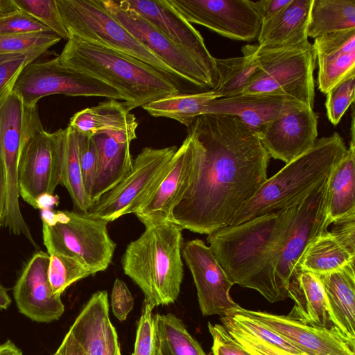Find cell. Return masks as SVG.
Wrapping results in <instances>:
<instances>
[{
    "mask_svg": "<svg viewBox=\"0 0 355 355\" xmlns=\"http://www.w3.org/2000/svg\"><path fill=\"white\" fill-rule=\"evenodd\" d=\"M187 128L202 146L195 178L170 222L209 234L230 225L268 179L270 156L259 137L238 117L202 114Z\"/></svg>",
    "mask_w": 355,
    "mask_h": 355,
    "instance_id": "obj_1",
    "label": "cell"
},
{
    "mask_svg": "<svg viewBox=\"0 0 355 355\" xmlns=\"http://www.w3.org/2000/svg\"><path fill=\"white\" fill-rule=\"evenodd\" d=\"M296 205L207 234L209 248L232 284L258 291L270 303L284 300L276 269Z\"/></svg>",
    "mask_w": 355,
    "mask_h": 355,
    "instance_id": "obj_2",
    "label": "cell"
},
{
    "mask_svg": "<svg viewBox=\"0 0 355 355\" xmlns=\"http://www.w3.org/2000/svg\"><path fill=\"white\" fill-rule=\"evenodd\" d=\"M58 58L114 88L131 111L166 96L184 92L166 74L132 56L70 36Z\"/></svg>",
    "mask_w": 355,
    "mask_h": 355,
    "instance_id": "obj_3",
    "label": "cell"
},
{
    "mask_svg": "<svg viewBox=\"0 0 355 355\" xmlns=\"http://www.w3.org/2000/svg\"><path fill=\"white\" fill-rule=\"evenodd\" d=\"M346 151L337 132L317 139L308 151L268 178L230 225L294 206L327 181Z\"/></svg>",
    "mask_w": 355,
    "mask_h": 355,
    "instance_id": "obj_4",
    "label": "cell"
},
{
    "mask_svg": "<svg viewBox=\"0 0 355 355\" xmlns=\"http://www.w3.org/2000/svg\"><path fill=\"white\" fill-rule=\"evenodd\" d=\"M182 231L171 222L146 226L122 257L124 273L155 307L173 304L179 296L184 275Z\"/></svg>",
    "mask_w": 355,
    "mask_h": 355,
    "instance_id": "obj_5",
    "label": "cell"
},
{
    "mask_svg": "<svg viewBox=\"0 0 355 355\" xmlns=\"http://www.w3.org/2000/svg\"><path fill=\"white\" fill-rule=\"evenodd\" d=\"M43 241L47 252L60 253L83 263L91 275L105 270L116 248L108 222L78 210H42Z\"/></svg>",
    "mask_w": 355,
    "mask_h": 355,
    "instance_id": "obj_6",
    "label": "cell"
},
{
    "mask_svg": "<svg viewBox=\"0 0 355 355\" xmlns=\"http://www.w3.org/2000/svg\"><path fill=\"white\" fill-rule=\"evenodd\" d=\"M70 36L132 56L168 76L184 92L193 87L140 43L107 10L102 0H55Z\"/></svg>",
    "mask_w": 355,
    "mask_h": 355,
    "instance_id": "obj_7",
    "label": "cell"
},
{
    "mask_svg": "<svg viewBox=\"0 0 355 355\" xmlns=\"http://www.w3.org/2000/svg\"><path fill=\"white\" fill-rule=\"evenodd\" d=\"M25 106L18 163L19 196L38 209V200L53 195L62 183V129L49 133L41 123L37 105Z\"/></svg>",
    "mask_w": 355,
    "mask_h": 355,
    "instance_id": "obj_8",
    "label": "cell"
},
{
    "mask_svg": "<svg viewBox=\"0 0 355 355\" xmlns=\"http://www.w3.org/2000/svg\"><path fill=\"white\" fill-rule=\"evenodd\" d=\"M254 47L259 70L243 94L282 96L313 108L316 58L313 45L307 41L285 48Z\"/></svg>",
    "mask_w": 355,
    "mask_h": 355,
    "instance_id": "obj_9",
    "label": "cell"
},
{
    "mask_svg": "<svg viewBox=\"0 0 355 355\" xmlns=\"http://www.w3.org/2000/svg\"><path fill=\"white\" fill-rule=\"evenodd\" d=\"M177 149L176 146L144 148L133 159L129 173L94 203L88 213L108 223L135 214L168 174Z\"/></svg>",
    "mask_w": 355,
    "mask_h": 355,
    "instance_id": "obj_10",
    "label": "cell"
},
{
    "mask_svg": "<svg viewBox=\"0 0 355 355\" xmlns=\"http://www.w3.org/2000/svg\"><path fill=\"white\" fill-rule=\"evenodd\" d=\"M12 92L17 94L26 106L37 105L42 98L53 94L123 100L114 88L86 73L64 66L58 56L27 64Z\"/></svg>",
    "mask_w": 355,
    "mask_h": 355,
    "instance_id": "obj_11",
    "label": "cell"
},
{
    "mask_svg": "<svg viewBox=\"0 0 355 355\" xmlns=\"http://www.w3.org/2000/svg\"><path fill=\"white\" fill-rule=\"evenodd\" d=\"M102 2L120 24L189 85L202 91L211 90L216 87L218 80L191 55L172 42L135 10L119 0H102Z\"/></svg>",
    "mask_w": 355,
    "mask_h": 355,
    "instance_id": "obj_12",
    "label": "cell"
},
{
    "mask_svg": "<svg viewBox=\"0 0 355 355\" xmlns=\"http://www.w3.org/2000/svg\"><path fill=\"white\" fill-rule=\"evenodd\" d=\"M327 189V181L296 205L285 231L276 269L278 288L284 300L306 248L329 225Z\"/></svg>",
    "mask_w": 355,
    "mask_h": 355,
    "instance_id": "obj_13",
    "label": "cell"
},
{
    "mask_svg": "<svg viewBox=\"0 0 355 355\" xmlns=\"http://www.w3.org/2000/svg\"><path fill=\"white\" fill-rule=\"evenodd\" d=\"M189 23L203 26L225 37L257 39L261 20L250 0H167Z\"/></svg>",
    "mask_w": 355,
    "mask_h": 355,
    "instance_id": "obj_14",
    "label": "cell"
},
{
    "mask_svg": "<svg viewBox=\"0 0 355 355\" xmlns=\"http://www.w3.org/2000/svg\"><path fill=\"white\" fill-rule=\"evenodd\" d=\"M25 121V106L15 92L0 102V160L6 181V203L2 225L10 233H26L28 225L20 209L18 163Z\"/></svg>",
    "mask_w": 355,
    "mask_h": 355,
    "instance_id": "obj_15",
    "label": "cell"
},
{
    "mask_svg": "<svg viewBox=\"0 0 355 355\" xmlns=\"http://www.w3.org/2000/svg\"><path fill=\"white\" fill-rule=\"evenodd\" d=\"M187 130L188 135L174 154L168 174L135 214L145 227L170 222L173 209L183 199L195 178L202 146L197 135Z\"/></svg>",
    "mask_w": 355,
    "mask_h": 355,
    "instance_id": "obj_16",
    "label": "cell"
},
{
    "mask_svg": "<svg viewBox=\"0 0 355 355\" xmlns=\"http://www.w3.org/2000/svg\"><path fill=\"white\" fill-rule=\"evenodd\" d=\"M181 253L192 275L203 315L225 316L239 306L230 295L234 284L203 241L183 242Z\"/></svg>",
    "mask_w": 355,
    "mask_h": 355,
    "instance_id": "obj_17",
    "label": "cell"
},
{
    "mask_svg": "<svg viewBox=\"0 0 355 355\" xmlns=\"http://www.w3.org/2000/svg\"><path fill=\"white\" fill-rule=\"evenodd\" d=\"M258 135L270 157L287 164L314 145L318 116L313 108L297 103L267 123Z\"/></svg>",
    "mask_w": 355,
    "mask_h": 355,
    "instance_id": "obj_18",
    "label": "cell"
},
{
    "mask_svg": "<svg viewBox=\"0 0 355 355\" xmlns=\"http://www.w3.org/2000/svg\"><path fill=\"white\" fill-rule=\"evenodd\" d=\"M121 2L186 51L214 78L218 80L215 58L207 49L202 36L167 0H121Z\"/></svg>",
    "mask_w": 355,
    "mask_h": 355,
    "instance_id": "obj_19",
    "label": "cell"
},
{
    "mask_svg": "<svg viewBox=\"0 0 355 355\" xmlns=\"http://www.w3.org/2000/svg\"><path fill=\"white\" fill-rule=\"evenodd\" d=\"M49 263L48 253L40 250L34 254L13 288L19 311L37 322L57 320L64 311L60 296L53 293L49 281Z\"/></svg>",
    "mask_w": 355,
    "mask_h": 355,
    "instance_id": "obj_20",
    "label": "cell"
},
{
    "mask_svg": "<svg viewBox=\"0 0 355 355\" xmlns=\"http://www.w3.org/2000/svg\"><path fill=\"white\" fill-rule=\"evenodd\" d=\"M249 315L285 338L306 355H355V344L329 330L311 327L284 315L244 309Z\"/></svg>",
    "mask_w": 355,
    "mask_h": 355,
    "instance_id": "obj_21",
    "label": "cell"
},
{
    "mask_svg": "<svg viewBox=\"0 0 355 355\" xmlns=\"http://www.w3.org/2000/svg\"><path fill=\"white\" fill-rule=\"evenodd\" d=\"M312 45L321 92L326 94L343 80L355 76V29L320 36Z\"/></svg>",
    "mask_w": 355,
    "mask_h": 355,
    "instance_id": "obj_22",
    "label": "cell"
},
{
    "mask_svg": "<svg viewBox=\"0 0 355 355\" xmlns=\"http://www.w3.org/2000/svg\"><path fill=\"white\" fill-rule=\"evenodd\" d=\"M297 103L282 96L241 94L211 101L206 114L235 116L259 134L267 123Z\"/></svg>",
    "mask_w": 355,
    "mask_h": 355,
    "instance_id": "obj_23",
    "label": "cell"
},
{
    "mask_svg": "<svg viewBox=\"0 0 355 355\" xmlns=\"http://www.w3.org/2000/svg\"><path fill=\"white\" fill-rule=\"evenodd\" d=\"M98 150V168L91 200L96 203L131 171L130 144L135 139L122 132H105L92 137Z\"/></svg>",
    "mask_w": 355,
    "mask_h": 355,
    "instance_id": "obj_24",
    "label": "cell"
},
{
    "mask_svg": "<svg viewBox=\"0 0 355 355\" xmlns=\"http://www.w3.org/2000/svg\"><path fill=\"white\" fill-rule=\"evenodd\" d=\"M287 297L294 301V306L288 316L305 324L325 329L345 337L330 315L324 288L318 275L309 271L298 270L289 282Z\"/></svg>",
    "mask_w": 355,
    "mask_h": 355,
    "instance_id": "obj_25",
    "label": "cell"
},
{
    "mask_svg": "<svg viewBox=\"0 0 355 355\" xmlns=\"http://www.w3.org/2000/svg\"><path fill=\"white\" fill-rule=\"evenodd\" d=\"M69 331L87 355H106L116 329L109 316L107 293H94L76 318Z\"/></svg>",
    "mask_w": 355,
    "mask_h": 355,
    "instance_id": "obj_26",
    "label": "cell"
},
{
    "mask_svg": "<svg viewBox=\"0 0 355 355\" xmlns=\"http://www.w3.org/2000/svg\"><path fill=\"white\" fill-rule=\"evenodd\" d=\"M313 0H291L275 15L261 23L257 37L261 48L278 49L308 41L307 28Z\"/></svg>",
    "mask_w": 355,
    "mask_h": 355,
    "instance_id": "obj_27",
    "label": "cell"
},
{
    "mask_svg": "<svg viewBox=\"0 0 355 355\" xmlns=\"http://www.w3.org/2000/svg\"><path fill=\"white\" fill-rule=\"evenodd\" d=\"M318 276L323 286L334 324L347 340L355 344L354 262Z\"/></svg>",
    "mask_w": 355,
    "mask_h": 355,
    "instance_id": "obj_28",
    "label": "cell"
},
{
    "mask_svg": "<svg viewBox=\"0 0 355 355\" xmlns=\"http://www.w3.org/2000/svg\"><path fill=\"white\" fill-rule=\"evenodd\" d=\"M68 125L89 137L105 132H122L135 139L138 122L125 101L108 98L75 113Z\"/></svg>",
    "mask_w": 355,
    "mask_h": 355,
    "instance_id": "obj_29",
    "label": "cell"
},
{
    "mask_svg": "<svg viewBox=\"0 0 355 355\" xmlns=\"http://www.w3.org/2000/svg\"><path fill=\"white\" fill-rule=\"evenodd\" d=\"M354 175V116L352 114L349 147L327 180V208L329 225L355 218Z\"/></svg>",
    "mask_w": 355,
    "mask_h": 355,
    "instance_id": "obj_30",
    "label": "cell"
},
{
    "mask_svg": "<svg viewBox=\"0 0 355 355\" xmlns=\"http://www.w3.org/2000/svg\"><path fill=\"white\" fill-rule=\"evenodd\" d=\"M243 56L216 58L218 80L211 89L220 98L241 94L257 77L259 67L254 45L242 48Z\"/></svg>",
    "mask_w": 355,
    "mask_h": 355,
    "instance_id": "obj_31",
    "label": "cell"
},
{
    "mask_svg": "<svg viewBox=\"0 0 355 355\" xmlns=\"http://www.w3.org/2000/svg\"><path fill=\"white\" fill-rule=\"evenodd\" d=\"M220 97L213 91L180 92L150 102L142 108L154 117L178 121L187 128L200 115L206 114L209 103Z\"/></svg>",
    "mask_w": 355,
    "mask_h": 355,
    "instance_id": "obj_32",
    "label": "cell"
},
{
    "mask_svg": "<svg viewBox=\"0 0 355 355\" xmlns=\"http://www.w3.org/2000/svg\"><path fill=\"white\" fill-rule=\"evenodd\" d=\"M351 253L327 230L317 236L306 248L299 264V270L321 275L336 271L354 262Z\"/></svg>",
    "mask_w": 355,
    "mask_h": 355,
    "instance_id": "obj_33",
    "label": "cell"
},
{
    "mask_svg": "<svg viewBox=\"0 0 355 355\" xmlns=\"http://www.w3.org/2000/svg\"><path fill=\"white\" fill-rule=\"evenodd\" d=\"M355 29V0H313L308 37Z\"/></svg>",
    "mask_w": 355,
    "mask_h": 355,
    "instance_id": "obj_34",
    "label": "cell"
},
{
    "mask_svg": "<svg viewBox=\"0 0 355 355\" xmlns=\"http://www.w3.org/2000/svg\"><path fill=\"white\" fill-rule=\"evenodd\" d=\"M155 355H207L187 331L183 321L173 313L154 315Z\"/></svg>",
    "mask_w": 355,
    "mask_h": 355,
    "instance_id": "obj_35",
    "label": "cell"
},
{
    "mask_svg": "<svg viewBox=\"0 0 355 355\" xmlns=\"http://www.w3.org/2000/svg\"><path fill=\"white\" fill-rule=\"evenodd\" d=\"M78 211L87 212L93 205L83 182L80 164L78 134L68 125L62 129V183Z\"/></svg>",
    "mask_w": 355,
    "mask_h": 355,
    "instance_id": "obj_36",
    "label": "cell"
},
{
    "mask_svg": "<svg viewBox=\"0 0 355 355\" xmlns=\"http://www.w3.org/2000/svg\"><path fill=\"white\" fill-rule=\"evenodd\" d=\"M48 278L55 295L62 293L73 283L91 275L77 259L56 252H49Z\"/></svg>",
    "mask_w": 355,
    "mask_h": 355,
    "instance_id": "obj_37",
    "label": "cell"
},
{
    "mask_svg": "<svg viewBox=\"0 0 355 355\" xmlns=\"http://www.w3.org/2000/svg\"><path fill=\"white\" fill-rule=\"evenodd\" d=\"M61 37L53 31L0 35V54L25 53L56 44Z\"/></svg>",
    "mask_w": 355,
    "mask_h": 355,
    "instance_id": "obj_38",
    "label": "cell"
},
{
    "mask_svg": "<svg viewBox=\"0 0 355 355\" xmlns=\"http://www.w3.org/2000/svg\"><path fill=\"white\" fill-rule=\"evenodd\" d=\"M19 8L31 15L58 35L61 39H69L70 35L62 21L55 0H14Z\"/></svg>",
    "mask_w": 355,
    "mask_h": 355,
    "instance_id": "obj_39",
    "label": "cell"
},
{
    "mask_svg": "<svg viewBox=\"0 0 355 355\" xmlns=\"http://www.w3.org/2000/svg\"><path fill=\"white\" fill-rule=\"evenodd\" d=\"M46 50H33L19 53L0 54V102L12 92L23 69Z\"/></svg>",
    "mask_w": 355,
    "mask_h": 355,
    "instance_id": "obj_40",
    "label": "cell"
},
{
    "mask_svg": "<svg viewBox=\"0 0 355 355\" xmlns=\"http://www.w3.org/2000/svg\"><path fill=\"white\" fill-rule=\"evenodd\" d=\"M355 76L347 78L334 86L327 94L325 107L327 117L337 125L354 101Z\"/></svg>",
    "mask_w": 355,
    "mask_h": 355,
    "instance_id": "obj_41",
    "label": "cell"
},
{
    "mask_svg": "<svg viewBox=\"0 0 355 355\" xmlns=\"http://www.w3.org/2000/svg\"><path fill=\"white\" fill-rule=\"evenodd\" d=\"M154 308V305L144 300L132 355H155L156 332L153 314Z\"/></svg>",
    "mask_w": 355,
    "mask_h": 355,
    "instance_id": "obj_42",
    "label": "cell"
},
{
    "mask_svg": "<svg viewBox=\"0 0 355 355\" xmlns=\"http://www.w3.org/2000/svg\"><path fill=\"white\" fill-rule=\"evenodd\" d=\"M78 134L83 182L85 193L92 202L91 196L98 168V150L92 137H89L79 132Z\"/></svg>",
    "mask_w": 355,
    "mask_h": 355,
    "instance_id": "obj_43",
    "label": "cell"
},
{
    "mask_svg": "<svg viewBox=\"0 0 355 355\" xmlns=\"http://www.w3.org/2000/svg\"><path fill=\"white\" fill-rule=\"evenodd\" d=\"M220 321L232 337L252 355H294L250 335L229 315L220 317Z\"/></svg>",
    "mask_w": 355,
    "mask_h": 355,
    "instance_id": "obj_44",
    "label": "cell"
},
{
    "mask_svg": "<svg viewBox=\"0 0 355 355\" xmlns=\"http://www.w3.org/2000/svg\"><path fill=\"white\" fill-rule=\"evenodd\" d=\"M52 31L37 19L19 10L0 19V35Z\"/></svg>",
    "mask_w": 355,
    "mask_h": 355,
    "instance_id": "obj_45",
    "label": "cell"
},
{
    "mask_svg": "<svg viewBox=\"0 0 355 355\" xmlns=\"http://www.w3.org/2000/svg\"><path fill=\"white\" fill-rule=\"evenodd\" d=\"M208 329L212 337L213 355H252L232 337L223 324L208 322Z\"/></svg>",
    "mask_w": 355,
    "mask_h": 355,
    "instance_id": "obj_46",
    "label": "cell"
},
{
    "mask_svg": "<svg viewBox=\"0 0 355 355\" xmlns=\"http://www.w3.org/2000/svg\"><path fill=\"white\" fill-rule=\"evenodd\" d=\"M134 306V299L126 284L116 279L111 293V307L114 316L119 321L127 319Z\"/></svg>",
    "mask_w": 355,
    "mask_h": 355,
    "instance_id": "obj_47",
    "label": "cell"
},
{
    "mask_svg": "<svg viewBox=\"0 0 355 355\" xmlns=\"http://www.w3.org/2000/svg\"><path fill=\"white\" fill-rule=\"evenodd\" d=\"M334 224L331 232L351 253L355 254V218Z\"/></svg>",
    "mask_w": 355,
    "mask_h": 355,
    "instance_id": "obj_48",
    "label": "cell"
},
{
    "mask_svg": "<svg viewBox=\"0 0 355 355\" xmlns=\"http://www.w3.org/2000/svg\"><path fill=\"white\" fill-rule=\"evenodd\" d=\"M291 1V0H260L252 1V4L262 23L275 15Z\"/></svg>",
    "mask_w": 355,
    "mask_h": 355,
    "instance_id": "obj_49",
    "label": "cell"
},
{
    "mask_svg": "<svg viewBox=\"0 0 355 355\" xmlns=\"http://www.w3.org/2000/svg\"><path fill=\"white\" fill-rule=\"evenodd\" d=\"M56 352L60 355H87L69 331L67 333Z\"/></svg>",
    "mask_w": 355,
    "mask_h": 355,
    "instance_id": "obj_50",
    "label": "cell"
},
{
    "mask_svg": "<svg viewBox=\"0 0 355 355\" xmlns=\"http://www.w3.org/2000/svg\"><path fill=\"white\" fill-rule=\"evenodd\" d=\"M6 203V181L4 170L0 160V219L2 222Z\"/></svg>",
    "mask_w": 355,
    "mask_h": 355,
    "instance_id": "obj_51",
    "label": "cell"
},
{
    "mask_svg": "<svg viewBox=\"0 0 355 355\" xmlns=\"http://www.w3.org/2000/svg\"><path fill=\"white\" fill-rule=\"evenodd\" d=\"M19 10L14 0H0V19Z\"/></svg>",
    "mask_w": 355,
    "mask_h": 355,
    "instance_id": "obj_52",
    "label": "cell"
},
{
    "mask_svg": "<svg viewBox=\"0 0 355 355\" xmlns=\"http://www.w3.org/2000/svg\"><path fill=\"white\" fill-rule=\"evenodd\" d=\"M0 355H23L21 351L10 340L0 345Z\"/></svg>",
    "mask_w": 355,
    "mask_h": 355,
    "instance_id": "obj_53",
    "label": "cell"
},
{
    "mask_svg": "<svg viewBox=\"0 0 355 355\" xmlns=\"http://www.w3.org/2000/svg\"><path fill=\"white\" fill-rule=\"evenodd\" d=\"M11 304L7 289L0 283V310H6Z\"/></svg>",
    "mask_w": 355,
    "mask_h": 355,
    "instance_id": "obj_54",
    "label": "cell"
},
{
    "mask_svg": "<svg viewBox=\"0 0 355 355\" xmlns=\"http://www.w3.org/2000/svg\"><path fill=\"white\" fill-rule=\"evenodd\" d=\"M120 353L121 351L118 341V336L116 335L112 339L106 355H118Z\"/></svg>",
    "mask_w": 355,
    "mask_h": 355,
    "instance_id": "obj_55",
    "label": "cell"
},
{
    "mask_svg": "<svg viewBox=\"0 0 355 355\" xmlns=\"http://www.w3.org/2000/svg\"><path fill=\"white\" fill-rule=\"evenodd\" d=\"M53 355H60V354H58V353L56 352Z\"/></svg>",
    "mask_w": 355,
    "mask_h": 355,
    "instance_id": "obj_56",
    "label": "cell"
},
{
    "mask_svg": "<svg viewBox=\"0 0 355 355\" xmlns=\"http://www.w3.org/2000/svg\"><path fill=\"white\" fill-rule=\"evenodd\" d=\"M1 225H2V222H1V220L0 219V227H1Z\"/></svg>",
    "mask_w": 355,
    "mask_h": 355,
    "instance_id": "obj_57",
    "label": "cell"
},
{
    "mask_svg": "<svg viewBox=\"0 0 355 355\" xmlns=\"http://www.w3.org/2000/svg\"><path fill=\"white\" fill-rule=\"evenodd\" d=\"M118 355H121V353H120V354H118Z\"/></svg>",
    "mask_w": 355,
    "mask_h": 355,
    "instance_id": "obj_58",
    "label": "cell"
},
{
    "mask_svg": "<svg viewBox=\"0 0 355 355\" xmlns=\"http://www.w3.org/2000/svg\"><path fill=\"white\" fill-rule=\"evenodd\" d=\"M304 355H306V354H304Z\"/></svg>",
    "mask_w": 355,
    "mask_h": 355,
    "instance_id": "obj_59",
    "label": "cell"
}]
</instances>
